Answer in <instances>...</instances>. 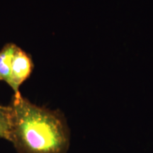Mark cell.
Returning a JSON list of instances; mask_svg holds the SVG:
<instances>
[{
    "label": "cell",
    "mask_w": 153,
    "mask_h": 153,
    "mask_svg": "<svg viewBox=\"0 0 153 153\" xmlns=\"http://www.w3.org/2000/svg\"><path fill=\"white\" fill-rule=\"evenodd\" d=\"M33 68L31 59L27 53L17 47L12 61L10 82L9 85L12 88L14 94H18L19 87L30 76Z\"/></svg>",
    "instance_id": "cell-2"
},
{
    "label": "cell",
    "mask_w": 153,
    "mask_h": 153,
    "mask_svg": "<svg viewBox=\"0 0 153 153\" xmlns=\"http://www.w3.org/2000/svg\"><path fill=\"white\" fill-rule=\"evenodd\" d=\"M17 46L14 44H7L0 51V78L9 85L12 66V61Z\"/></svg>",
    "instance_id": "cell-3"
},
{
    "label": "cell",
    "mask_w": 153,
    "mask_h": 153,
    "mask_svg": "<svg viewBox=\"0 0 153 153\" xmlns=\"http://www.w3.org/2000/svg\"><path fill=\"white\" fill-rule=\"evenodd\" d=\"M12 115L11 106H0V138L10 140Z\"/></svg>",
    "instance_id": "cell-4"
},
{
    "label": "cell",
    "mask_w": 153,
    "mask_h": 153,
    "mask_svg": "<svg viewBox=\"0 0 153 153\" xmlns=\"http://www.w3.org/2000/svg\"><path fill=\"white\" fill-rule=\"evenodd\" d=\"M10 142L19 153H67L70 132L60 113L32 104L20 93L11 105Z\"/></svg>",
    "instance_id": "cell-1"
},
{
    "label": "cell",
    "mask_w": 153,
    "mask_h": 153,
    "mask_svg": "<svg viewBox=\"0 0 153 153\" xmlns=\"http://www.w3.org/2000/svg\"><path fill=\"white\" fill-rule=\"evenodd\" d=\"M0 80H1V78H0Z\"/></svg>",
    "instance_id": "cell-5"
}]
</instances>
